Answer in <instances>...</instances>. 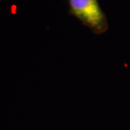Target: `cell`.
Returning a JSON list of instances; mask_svg holds the SVG:
<instances>
[{
	"instance_id": "obj_1",
	"label": "cell",
	"mask_w": 130,
	"mask_h": 130,
	"mask_svg": "<svg viewBox=\"0 0 130 130\" xmlns=\"http://www.w3.org/2000/svg\"><path fill=\"white\" fill-rule=\"evenodd\" d=\"M68 4L69 14L76 17L93 32L101 34L107 30V19L98 0H68Z\"/></svg>"
}]
</instances>
